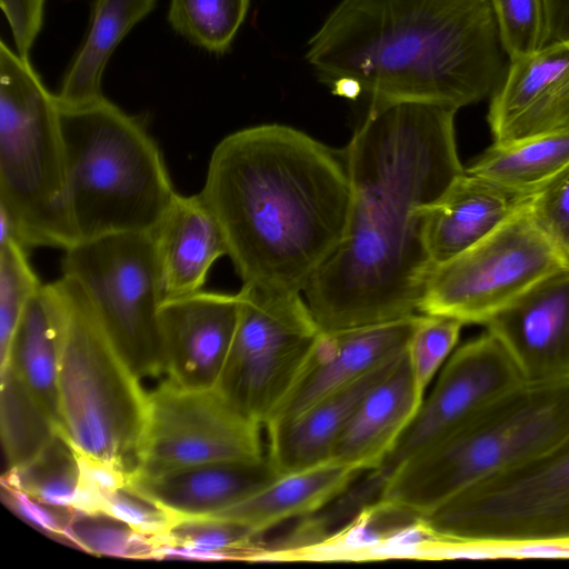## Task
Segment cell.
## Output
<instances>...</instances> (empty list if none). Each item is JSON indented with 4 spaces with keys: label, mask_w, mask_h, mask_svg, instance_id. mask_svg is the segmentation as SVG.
<instances>
[{
    "label": "cell",
    "mask_w": 569,
    "mask_h": 569,
    "mask_svg": "<svg viewBox=\"0 0 569 569\" xmlns=\"http://www.w3.org/2000/svg\"><path fill=\"white\" fill-rule=\"evenodd\" d=\"M456 112L422 102L370 104L340 152L351 186L347 230L302 292L322 331L420 313L432 268L427 211L466 171Z\"/></svg>",
    "instance_id": "obj_1"
},
{
    "label": "cell",
    "mask_w": 569,
    "mask_h": 569,
    "mask_svg": "<svg viewBox=\"0 0 569 569\" xmlns=\"http://www.w3.org/2000/svg\"><path fill=\"white\" fill-rule=\"evenodd\" d=\"M201 194L242 284L300 293L342 241L351 204L340 152L278 123L222 138Z\"/></svg>",
    "instance_id": "obj_2"
},
{
    "label": "cell",
    "mask_w": 569,
    "mask_h": 569,
    "mask_svg": "<svg viewBox=\"0 0 569 569\" xmlns=\"http://www.w3.org/2000/svg\"><path fill=\"white\" fill-rule=\"evenodd\" d=\"M506 57L489 0H342L306 56L338 96L456 110L492 96Z\"/></svg>",
    "instance_id": "obj_3"
},
{
    "label": "cell",
    "mask_w": 569,
    "mask_h": 569,
    "mask_svg": "<svg viewBox=\"0 0 569 569\" xmlns=\"http://www.w3.org/2000/svg\"><path fill=\"white\" fill-rule=\"evenodd\" d=\"M59 118L79 241L151 232L178 192L144 120L104 96L81 106L59 103Z\"/></svg>",
    "instance_id": "obj_4"
},
{
    "label": "cell",
    "mask_w": 569,
    "mask_h": 569,
    "mask_svg": "<svg viewBox=\"0 0 569 569\" xmlns=\"http://www.w3.org/2000/svg\"><path fill=\"white\" fill-rule=\"evenodd\" d=\"M569 431V380L522 381L400 463L379 498L421 516L541 453Z\"/></svg>",
    "instance_id": "obj_5"
},
{
    "label": "cell",
    "mask_w": 569,
    "mask_h": 569,
    "mask_svg": "<svg viewBox=\"0 0 569 569\" xmlns=\"http://www.w3.org/2000/svg\"><path fill=\"white\" fill-rule=\"evenodd\" d=\"M0 207L26 247L79 241L68 194L59 102L30 59L0 42Z\"/></svg>",
    "instance_id": "obj_6"
},
{
    "label": "cell",
    "mask_w": 569,
    "mask_h": 569,
    "mask_svg": "<svg viewBox=\"0 0 569 569\" xmlns=\"http://www.w3.org/2000/svg\"><path fill=\"white\" fill-rule=\"evenodd\" d=\"M58 281L63 302L58 433L78 452L132 470L144 429L148 392L79 286L63 274Z\"/></svg>",
    "instance_id": "obj_7"
},
{
    "label": "cell",
    "mask_w": 569,
    "mask_h": 569,
    "mask_svg": "<svg viewBox=\"0 0 569 569\" xmlns=\"http://www.w3.org/2000/svg\"><path fill=\"white\" fill-rule=\"evenodd\" d=\"M422 518L449 540L569 542V431L541 453L467 487Z\"/></svg>",
    "instance_id": "obj_8"
},
{
    "label": "cell",
    "mask_w": 569,
    "mask_h": 569,
    "mask_svg": "<svg viewBox=\"0 0 569 569\" xmlns=\"http://www.w3.org/2000/svg\"><path fill=\"white\" fill-rule=\"evenodd\" d=\"M63 276L82 290L110 340L140 378L163 375L160 271L150 232H118L64 250Z\"/></svg>",
    "instance_id": "obj_9"
},
{
    "label": "cell",
    "mask_w": 569,
    "mask_h": 569,
    "mask_svg": "<svg viewBox=\"0 0 569 569\" xmlns=\"http://www.w3.org/2000/svg\"><path fill=\"white\" fill-rule=\"evenodd\" d=\"M231 348L217 390L264 427L296 383L320 333L300 292L242 284Z\"/></svg>",
    "instance_id": "obj_10"
},
{
    "label": "cell",
    "mask_w": 569,
    "mask_h": 569,
    "mask_svg": "<svg viewBox=\"0 0 569 569\" xmlns=\"http://www.w3.org/2000/svg\"><path fill=\"white\" fill-rule=\"evenodd\" d=\"M563 267L527 204L468 250L432 266L419 312L486 325L531 286Z\"/></svg>",
    "instance_id": "obj_11"
},
{
    "label": "cell",
    "mask_w": 569,
    "mask_h": 569,
    "mask_svg": "<svg viewBox=\"0 0 569 569\" xmlns=\"http://www.w3.org/2000/svg\"><path fill=\"white\" fill-rule=\"evenodd\" d=\"M260 426L217 389H187L164 379L148 392L144 429L132 470L158 473L191 466L262 459Z\"/></svg>",
    "instance_id": "obj_12"
},
{
    "label": "cell",
    "mask_w": 569,
    "mask_h": 569,
    "mask_svg": "<svg viewBox=\"0 0 569 569\" xmlns=\"http://www.w3.org/2000/svg\"><path fill=\"white\" fill-rule=\"evenodd\" d=\"M522 381L511 358L490 332L462 345L446 361L431 392L381 467L370 471L367 483L380 493L400 463Z\"/></svg>",
    "instance_id": "obj_13"
},
{
    "label": "cell",
    "mask_w": 569,
    "mask_h": 569,
    "mask_svg": "<svg viewBox=\"0 0 569 569\" xmlns=\"http://www.w3.org/2000/svg\"><path fill=\"white\" fill-rule=\"evenodd\" d=\"M239 293L201 290L159 311L163 375L187 389H216L234 337Z\"/></svg>",
    "instance_id": "obj_14"
},
{
    "label": "cell",
    "mask_w": 569,
    "mask_h": 569,
    "mask_svg": "<svg viewBox=\"0 0 569 569\" xmlns=\"http://www.w3.org/2000/svg\"><path fill=\"white\" fill-rule=\"evenodd\" d=\"M485 326L523 381L569 380V268L539 280Z\"/></svg>",
    "instance_id": "obj_15"
},
{
    "label": "cell",
    "mask_w": 569,
    "mask_h": 569,
    "mask_svg": "<svg viewBox=\"0 0 569 569\" xmlns=\"http://www.w3.org/2000/svg\"><path fill=\"white\" fill-rule=\"evenodd\" d=\"M421 315L373 326L322 331L296 383L264 428L290 420L402 355Z\"/></svg>",
    "instance_id": "obj_16"
},
{
    "label": "cell",
    "mask_w": 569,
    "mask_h": 569,
    "mask_svg": "<svg viewBox=\"0 0 569 569\" xmlns=\"http://www.w3.org/2000/svg\"><path fill=\"white\" fill-rule=\"evenodd\" d=\"M493 143L569 126V39L509 60L488 113Z\"/></svg>",
    "instance_id": "obj_17"
},
{
    "label": "cell",
    "mask_w": 569,
    "mask_h": 569,
    "mask_svg": "<svg viewBox=\"0 0 569 569\" xmlns=\"http://www.w3.org/2000/svg\"><path fill=\"white\" fill-rule=\"evenodd\" d=\"M278 477L266 455L254 461L212 462L158 473L131 470L127 485L178 519L212 517Z\"/></svg>",
    "instance_id": "obj_18"
},
{
    "label": "cell",
    "mask_w": 569,
    "mask_h": 569,
    "mask_svg": "<svg viewBox=\"0 0 569 569\" xmlns=\"http://www.w3.org/2000/svg\"><path fill=\"white\" fill-rule=\"evenodd\" d=\"M150 234L163 301L201 291L213 263L228 256L223 229L201 192L177 193Z\"/></svg>",
    "instance_id": "obj_19"
},
{
    "label": "cell",
    "mask_w": 569,
    "mask_h": 569,
    "mask_svg": "<svg viewBox=\"0 0 569 569\" xmlns=\"http://www.w3.org/2000/svg\"><path fill=\"white\" fill-rule=\"evenodd\" d=\"M422 400L406 350L357 406L332 448L330 460L362 472L379 469Z\"/></svg>",
    "instance_id": "obj_20"
},
{
    "label": "cell",
    "mask_w": 569,
    "mask_h": 569,
    "mask_svg": "<svg viewBox=\"0 0 569 569\" xmlns=\"http://www.w3.org/2000/svg\"><path fill=\"white\" fill-rule=\"evenodd\" d=\"M532 194L465 171L427 211L423 238L432 266L488 237L526 207Z\"/></svg>",
    "instance_id": "obj_21"
},
{
    "label": "cell",
    "mask_w": 569,
    "mask_h": 569,
    "mask_svg": "<svg viewBox=\"0 0 569 569\" xmlns=\"http://www.w3.org/2000/svg\"><path fill=\"white\" fill-rule=\"evenodd\" d=\"M399 357L317 401L290 420L266 428L267 457L276 472L282 476L330 460L332 448L357 406Z\"/></svg>",
    "instance_id": "obj_22"
},
{
    "label": "cell",
    "mask_w": 569,
    "mask_h": 569,
    "mask_svg": "<svg viewBox=\"0 0 569 569\" xmlns=\"http://www.w3.org/2000/svg\"><path fill=\"white\" fill-rule=\"evenodd\" d=\"M363 472L333 460L279 476L271 483L212 516L242 523L259 535L287 520L321 511Z\"/></svg>",
    "instance_id": "obj_23"
},
{
    "label": "cell",
    "mask_w": 569,
    "mask_h": 569,
    "mask_svg": "<svg viewBox=\"0 0 569 569\" xmlns=\"http://www.w3.org/2000/svg\"><path fill=\"white\" fill-rule=\"evenodd\" d=\"M63 302L59 281L39 288L14 332L7 361L39 407L60 427L58 396L59 340Z\"/></svg>",
    "instance_id": "obj_24"
},
{
    "label": "cell",
    "mask_w": 569,
    "mask_h": 569,
    "mask_svg": "<svg viewBox=\"0 0 569 569\" xmlns=\"http://www.w3.org/2000/svg\"><path fill=\"white\" fill-rule=\"evenodd\" d=\"M158 0H93L86 38L56 93L61 106L88 103L101 96L107 63L130 30L153 11Z\"/></svg>",
    "instance_id": "obj_25"
},
{
    "label": "cell",
    "mask_w": 569,
    "mask_h": 569,
    "mask_svg": "<svg viewBox=\"0 0 569 569\" xmlns=\"http://www.w3.org/2000/svg\"><path fill=\"white\" fill-rule=\"evenodd\" d=\"M421 515L380 499L363 506L320 541L286 553L280 561H372L392 559L397 535Z\"/></svg>",
    "instance_id": "obj_26"
},
{
    "label": "cell",
    "mask_w": 569,
    "mask_h": 569,
    "mask_svg": "<svg viewBox=\"0 0 569 569\" xmlns=\"http://www.w3.org/2000/svg\"><path fill=\"white\" fill-rule=\"evenodd\" d=\"M569 167V126L493 143L466 171L505 188L535 193Z\"/></svg>",
    "instance_id": "obj_27"
},
{
    "label": "cell",
    "mask_w": 569,
    "mask_h": 569,
    "mask_svg": "<svg viewBox=\"0 0 569 569\" xmlns=\"http://www.w3.org/2000/svg\"><path fill=\"white\" fill-rule=\"evenodd\" d=\"M262 536L232 520L214 517L178 518L160 540L154 559L254 561Z\"/></svg>",
    "instance_id": "obj_28"
},
{
    "label": "cell",
    "mask_w": 569,
    "mask_h": 569,
    "mask_svg": "<svg viewBox=\"0 0 569 569\" xmlns=\"http://www.w3.org/2000/svg\"><path fill=\"white\" fill-rule=\"evenodd\" d=\"M1 440L8 469L36 458L58 433L12 367H0Z\"/></svg>",
    "instance_id": "obj_29"
},
{
    "label": "cell",
    "mask_w": 569,
    "mask_h": 569,
    "mask_svg": "<svg viewBox=\"0 0 569 569\" xmlns=\"http://www.w3.org/2000/svg\"><path fill=\"white\" fill-rule=\"evenodd\" d=\"M1 486L23 491L49 506L71 509L79 487L76 452L60 435L30 462L7 470Z\"/></svg>",
    "instance_id": "obj_30"
},
{
    "label": "cell",
    "mask_w": 569,
    "mask_h": 569,
    "mask_svg": "<svg viewBox=\"0 0 569 569\" xmlns=\"http://www.w3.org/2000/svg\"><path fill=\"white\" fill-rule=\"evenodd\" d=\"M250 0H170L168 22L191 44L224 54L243 23Z\"/></svg>",
    "instance_id": "obj_31"
},
{
    "label": "cell",
    "mask_w": 569,
    "mask_h": 569,
    "mask_svg": "<svg viewBox=\"0 0 569 569\" xmlns=\"http://www.w3.org/2000/svg\"><path fill=\"white\" fill-rule=\"evenodd\" d=\"M63 539L82 550L128 559H154L157 541L107 513L71 510Z\"/></svg>",
    "instance_id": "obj_32"
},
{
    "label": "cell",
    "mask_w": 569,
    "mask_h": 569,
    "mask_svg": "<svg viewBox=\"0 0 569 569\" xmlns=\"http://www.w3.org/2000/svg\"><path fill=\"white\" fill-rule=\"evenodd\" d=\"M26 249L18 240L0 246V365L9 357L14 332L28 302L42 286Z\"/></svg>",
    "instance_id": "obj_33"
},
{
    "label": "cell",
    "mask_w": 569,
    "mask_h": 569,
    "mask_svg": "<svg viewBox=\"0 0 569 569\" xmlns=\"http://www.w3.org/2000/svg\"><path fill=\"white\" fill-rule=\"evenodd\" d=\"M463 323L455 318L421 315L407 347L419 390L426 389L455 349Z\"/></svg>",
    "instance_id": "obj_34"
},
{
    "label": "cell",
    "mask_w": 569,
    "mask_h": 569,
    "mask_svg": "<svg viewBox=\"0 0 569 569\" xmlns=\"http://www.w3.org/2000/svg\"><path fill=\"white\" fill-rule=\"evenodd\" d=\"M509 60L538 50L546 31L545 0H489Z\"/></svg>",
    "instance_id": "obj_35"
},
{
    "label": "cell",
    "mask_w": 569,
    "mask_h": 569,
    "mask_svg": "<svg viewBox=\"0 0 569 569\" xmlns=\"http://www.w3.org/2000/svg\"><path fill=\"white\" fill-rule=\"evenodd\" d=\"M528 211L569 268V167L532 194Z\"/></svg>",
    "instance_id": "obj_36"
},
{
    "label": "cell",
    "mask_w": 569,
    "mask_h": 569,
    "mask_svg": "<svg viewBox=\"0 0 569 569\" xmlns=\"http://www.w3.org/2000/svg\"><path fill=\"white\" fill-rule=\"evenodd\" d=\"M79 487L71 510L101 512L104 496L124 486L131 470L126 467L76 451Z\"/></svg>",
    "instance_id": "obj_37"
},
{
    "label": "cell",
    "mask_w": 569,
    "mask_h": 569,
    "mask_svg": "<svg viewBox=\"0 0 569 569\" xmlns=\"http://www.w3.org/2000/svg\"><path fill=\"white\" fill-rule=\"evenodd\" d=\"M101 512L117 518L138 532L160 540L176 518L128 485L104 496Z\"/></svg>",
    "instance_id": "obj_38"
},
{
    "label": "cell",
    "mask_w": 569,
    "mask_h": 569,
    "mask_svg": "<svg viewBox=\"0 0 569 569\" xmlns=\"http://www.w3.org/2000/svg\"><path fill=\"white\" fill-rule=\"evenodd\" d=\"M2 499L17 516L37 529L63 539L71 509L40 502L21 490L2 486Z\"/></svg>",
    "instance_id": "obj_39"
},
{
    "label": "cell",
    "mask_w": 569,
    "mask_h": 569,
    "mask_svg": "<svg viewBox=\"0 0 569 569\" xmlns=\"http://www.w3.org/2000/svg\"><path fill=\"white\" fill-rule=\"evenodd\" d=\"M47 0H0L9 23L16 51L29 59L30 51L42 29Z\"/></svg>",
    "instance_id": "obj_40"
},
{
    "label": "cell",
    "mask_w": 569,
    "mask_h": 569,
    "mask_svg": "<svg viewBox=\"0 0 569 569\" xmlns=\"http://www.w3.org/2000/svg\"><path fill=\"white\" fill-rule=\"evenodd\" d=\"M543 44L569 39V0H545Z\"/></svg>",
    "instance_id": "obj_41"
}]
</instances>
